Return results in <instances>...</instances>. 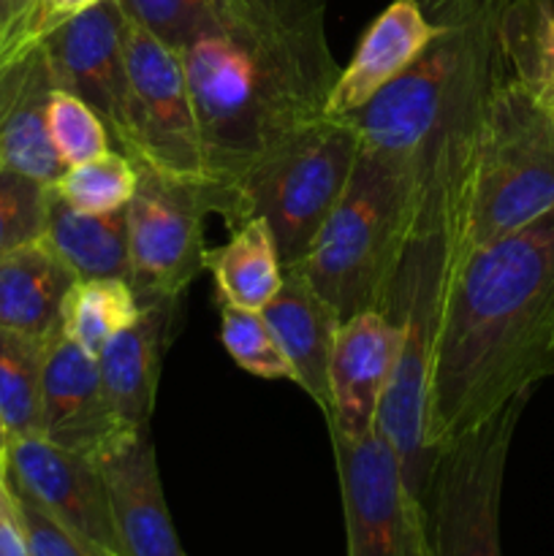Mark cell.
I'll list each match as a JSON object with an SVG mask.
<instances>
[{
	"label": "cell",
	"instance_id": "cell-37",
	"mask_svg": "<svg viewBox=\"0 0 554 556\" xmlns=\"http://www.w3.org/2000/svg\"><path fill=\"white\" fill-rule=\"evenodd\" d=\"M0 456H3V454H0Z\"/></svg>",
	"mask_w": 554,
	"mask_h": 556
},
{
	"label": "cell",
	"instance_id": "cell-25",
	"mask_svg": "<svg viewBox=\"0 0 554 556\" xmlns=\"http://www.w3.org/2000/svg\"><path fill=\"white\" fill-rule=\"evenodd\" d=\"M47 351L49 342L0 329V427L9 443L41 434Z\"/></svg>",
	"mask_w": 554,
	"mask_h": 556
},
{
	"label": "cell",
	"instance_id": "cell-28",
	"mask_svg": "<svg viewBox=\"0 0 554 556\" xmlns=\"http://www.w3.org/2000/svg\"><path fill=\"white\" fill-rule=\"evenodd\" d=\"M221 342L239 369L264 380H291L297 383V369L288 362L286 351L277 342L259 309L234 307L221 302Z\"/></svg>",
	"mask_w": 554,
	"mask_h": 556
},
{
	"label": "cell",
	"instance_id": "cell-36",
	"mask_svg": "<svg viewBox=\"0 0 554 556\" xmlns=\"http://www.w3.org/2000/svg\"><path fill=\"white\" fill-rule=\"evenodd\" d=\"M5 445H9V440H5L3 427H0V454H5Z\"/></svg>",
	"mask_w": 554,
	"mask_h": 556
},
{
	"label": "cell",
	"instance_id": "cell-30",
	"mask_svg": "<svg viewBox=\"0 0 554 556\" xmlns=\"http://www.w3.org/2000/svg\"><path fill=\"white\" fill-rule=\"evenodd\" d=\"M49 188L0 163V258L43 237Z\"/></svg>",
	"mask_w": 554,
	"mask_h": 556
},
{
	"label": "cell",
	"instance_id": "cell-35",
	"mask_svg": "<svg viewBox=\"0 0 554 556\" xmlns=\"http://www.w3.org/2000/svg\"><path fill=\"white\" fill-rule=\"evenodd\" d=\"M101 0H38L36 20H33V38H36V43H41L54 27L74 20L76 14H81V11L92 9Z\"/></svg>",
	"mask_w": 554,
	"mask_h": 556
},
{
	"label": "cell",
	"instance_id": "cell-27",
	"mask_svg": "<svg viewBox=\"0 0 554 556\" xmlns=\"http://www.w3.org/2000/svg\"><path fill=\"white\" fill-rule=\"evenodd\" d=\"M139 185V166L119 150H109L92 161L68 166L52 185L71 206L90 215H112L130 204Z\"/></svg>",
	"mask_w": 554,
	"mask_h": 556
},
{
	"label": "cell",
	"instance_id": "cell-2",
	"mask_svg": "<svg viewBox=\"0 0 554 556\" xmlns=\"http://www.w3.org/2000/svg\"><path fill=\"white\" fill-rule=\"evenodd\" d=\"M554 375V210L456 261L435 345V451Z\"/></svg>",
	"mask_w": 554,
	"mask_h": 556
},
{
	"label": "cell",
	"instance_id": "cell-14",
	"mask_svg": "<svg viewBox=\"0 0 554 556\" xmlns=\"http://www.w3.org/2000/svg\"><path fill=\"white\" fill-rule=\"evenodd\" d=\"M125 434L134 432H128L114 416L96 358L68 337H54L43 362L38 438L98 459Z\"/></svg>",
	"mask_w": 554,
	"mask_h": 556
},
{
	"label": "cell",
	"instance_id": "cell-31",
	"mask_svg": "<svg viewBox=\"0 0 554 556\" xmlns=\"http://www.w3.org/2000/svg\"><path fill=\"white\" fill-rule=\"evenodd\" d=\"M119 5L136 25L177 52L204 25L212 0H119Z\"/></svg>",
	"mask_w": 554,
	"mask_h": 556
},
{
	"label": "cell",
	"instance_id": "cell-18",
	"mask_svg": "<svg viewBox=\"0 0 554 556\" xmlns=\"http://www.w3.org/2000/svg\"><path fill=\"white\" fill-rule=\"evenodd\" d=\"M438 33L440 25L424 14L418 0H394L386 5L358 38L351 63L340 68L326 103V117H351L367 106L416 63Z\"/></svg>",
	"mask_w": 554,
	"mask_h": 556
},
{
	"label": "cell",
	"instance_id": "cell-29",
	"mask_svg": "<svg viewBox=\"0 0 554 556\" xmlns=\"http://www.w3.org/2000/svg\"><path fill=\"white\" fill-rule=\"evenodd\" d=\"M47 125L54 152L65 163V168L79 166V163L114 150L112 136H109L106 125L98 117L96 109L74 92L60 90V87L49 98Z\"/></svg>",
	"mask_w": 554,
	"mask_h": 556
},
{
	"label": "cell",
	"instance_id": "cell-3",
	"mask_svg": "<svg viewBox=\"0 0 554 556\" xmlns=\"http://www.w3.org/2000/svg\"><path fill=\"white\" fill-rule=\"evenodd\" d=\"M476 136L429 141L413 155L421 168V193L380 309L400 331V351L375 429L394 448L402 478L418 505L438 456L427 438L429 383L445 293L456 261L467 253L465 204Z\"/></svg>",
	"mask_w": 554,
	"mask_h": 556
},
{
	"label": "cell",
	"instance_id": "cell-7",
	"mask_svg": "<svg viewBox=\"0 0 554 556\" xmlns=\"http://www.w3.org/2000/svg\"><path fill=\"white\" fill-rule=\"evenodd\" d=\"M362 139L342 117H324L272 147L228 190V231L264 217L282 266L307 255L351 179Z\"/></svg>",
	"mask_w": 554,
	"mask_h": 556
},
{
	"label": "cell",
	"instance_id": "cell-11",
	"mask_svg": "<svg viewBox=\"0 0 554 556\" xmlns=\"http://www.w3.org/2000/svg\"><path fill=\"white\" fill-rule=\"evenodd\" d=\"M340 481L348 556H429L421 505L402 478L389 440L373 429H329Z\"/></svg>",
	"mask_w": 554,
	"mask_h": 556
},
{
	"label": "cell",
	"instance_id": "cell-15",
	"mask_svg": "<svg viewBox=\"0 0 554 556\" xmlns=\"http://www.w3.org/2000/svg\"><path fill=\"white\" fill-rule=\"evenodd\" d=\"M109 494L114 532L125 556H188L179 546L161 472L155 443L147 432L125 434L98 456Z\"/></svg>",
	"mask_w": 554,
	"mask_h": 556
},
{
	"label": "cell",
	"instance_id": "cell-1",
	"mask_svg": "<svg viewBox=\"0 0 554 556\" xmlns=\"http://www.w3.org/2000/svg\"><path fill=\"white\" fill-rule=\"evenodd\" d=\"M177 54L226 220L234 182L272 147L326 117L340 76L326 0H212Z\"/></svg>",
	"mask_w": 554,
	"mask_h": 556
},
{
	"label": "cell",
	"instance_id": "cell-12",
	"mask_svg": "<svg viewBox=\"0 0 554 556\" xmlns=\"http://www.w3.org/2000/svg\"><path fill=\"white\" fill-rule=\"evenodd\" d=\"M60 90L96 109L114 150L125 134V11L119 0H101L54 27L41 41Z\"/></svg>",
	"mask_w": 554,
	"mask_h": 556
},
{
	"label": "cell",
	"instance_id": "cell-10",
	"mask_svg": "<svg viewBox=\"0 0 554 556\" xmlns=\"http://www.w3.org/2000/svg\"><path fill=\"white\" fill-rule=\"evenodd\" d=\"M217 215L212 182H182L139 168V185L125 206L130 286L139 302L182 299L206 271V217Z\"/></svg>",
	"mask_w": 554,
	"mask_h": 556
},
{
	"label": "cell",
	"instance_id": "cell-21",
	"mask_svg": "<svg viewBox=\"0 0 554 556\" xmlns=\"http://www.w3.org/2000/svg\"><path fill=\"white\" fill-rule=\"evenodd\" d=\"M76 275L43 239L0 258V329L52 342Z\"/></svg>",
	"mask_w": 554,
	"mask_h": 556
},
{
	"label": "cell",
	"instance_id": "cell-4",
	"mask_svg": "<svg viewBox=\"0 0 554 556\" xmlns=\"http://www.w3.org/2000/svg\"><path fill=\"white\" fill-rule=\"evenodd\" d=\"M440 33L364 109L342 117L364 147L416 155L435 139L476 136L489 92L508 74L503 16L511 0H418Z\"/></svg>",
	"mask_w": 554,
	"mask_h": 556
},
{
	"label": "cell",
	"instance_id": "cell-34",
	"mask_svg": "<svg viewBox=\"0 0 554 556\" xmlns=\"http://www.w3.org/2000/svg\"><path fill=\"white\" fill-rule=\"evenodd\" d=\"M0 556H30L25 525L5 472V454L0 456Z\"/></svg>",
	"mask_w": 554,
	"mask_h": 556
},
{
	"label": "cell",
	"instance_id": "cell-33",
	"mask_svg": "<svg viewBox=\"0 0 554 556\" xmlns=\"http://www.w3.org/2000/svg\"><path fill=\"white\" fill-rule=\"evenodd\" d=\"M36 3L38 0H0V65L36 47Z\"/></svg>",
	"mask_w": 554,
	"mask_h": 556
},
{
	"label": "cell",
	"instance_id": "cell-6",
	"mask_svg": "<svg viewBox=\"0 0 554 556\" xmlns=\"http://www.w3.org/2000/svg\"><path fill=\"white\" fill-rule=\"evenodd\" d=\"M554 210V117L505 74L489 92L473 150L465 248H481Z\"/></svg>",
	"mask_w": 554,
	"mask_h": 556
},
{
	"label": "cell",
	"instance_id": "cell-26",
	"mask_svg": "<svg viewBox=\"0 0 554 556\" xmlns=\"http://www.w3.org/2000/svg\"><path fill=\"white\" fill-rule=\"evenodd\" d=\"M139 309V296L128 280H76L63 307V337L98 358L125 326L134 324Z\"/></svg>",
	"mask_w": 554,
	"mask_h": 556
},
{
	"label": "cell",
	"instance_id": "cell-20",
	"mask_svg": "<svg viewBox=\"0 0 554 556\" xmlns=\"http://www.w3.org/2000/svg\"><path fill=\"white\" fill-rule=\"evenodd\" d=\"M261 315L297 369V386L307 391L310 400L326 416L331 407V351L342 326L335 304L320 296L318 288L304 277L299 266H288L282 271V286L277 288L275 299L261 309Z\"/></svg>",
	"mask_w": 554,
	"mask_h": 556
},
{
	"label": "cell",
	"instance_id": "cell-16",
	"mask_svg": "<svg viewBox=\"0 0 554 556\" xmlns=\"http://www.w3.org/2000/svg\"><path fill=\"white\" fill-rule=\"evenodd\" d=\"M400 331L380 309H367L342 320L329 364L331 407L329 429L367 434L378 424L380 402L394 372Z\"/></svg>",
	"mask_w": 554,
	"mask_h": 556
},
{
	"label": "cell",
	"instance_id": "cell-5",
	"mask_svg": "<svg viewBox=\"0 0 554 556\" xmlns=\"http://www.w3.org/2000/svg\"><path fill=\"white\" fill-rule=\"evenodd\" d=\"M418 193L421 168L416 157L362 144L340 201L297 264L342 320L383 309L416 217Z\"/></svg>",
	"mask_w": 554,
	"mask_h": 556
},
{
	"label": "cell",
	"instance_id": "cell-24",
	"mask_svg": "<svg viewBox=\"0 0 554 556\" xmlns=\"http://www.w3.org/2000/svg\"><path fill=\"white\" fill-rule=\"evenodd\" d=\"M503 52L508 74L554 117V0H511Z\"/></svg>",
	"mask_w": 554,
	"mask_h": 556
},
{
	"label": "cell",
	"instance_id": "cell-13",
	"mask_svg": "<svg viewBox=\"0 0 554 556\" xmlns=\"http://www.w3.org/2000/svg\"><path fill=\"white\" fill-rule=\"evenodd\" d=\"M5 467L54 521L109 554L125 556L114 532L106 483L90 456L74 454L43 438H20L5 445Z\"/></svg>",
	"mask_w": 554,
	"mask_h": 556
},
{
	"label": "cell",
	"instance_id": "cell-9",
	"mask_svg": "<svg viewBox=\"0 0 554 556\" xmlns=\"http://www.w3.org/2000/svg\"><path fill=\"white\" fill-rule=\"evenodd\" d=\"M125 134L119 152L139 168L210 182L179 54L125 14Z\"/></svg>",
	"mask_w": 554,
	"mask_h": 556
},
{
	"label": "cell",
	"instance_id": "cell-23",
	"mask_svg": "<svg viewBox=\"0 0 554 556\" xmlns=\"http://www.w3.org/2000/svg\"><path fill=\"white\" fill-rule=\"evenodd\" d=\"M206 271L221 302L244 309H264L282 286L280 253L264 217H250L234 228L226 244L210 250Z\"/></svg>",
	"mask_w": 554,
	"mask_h": 556
},
{
	"label": "cell",
	"instance_id": "cell-19",
	"mask_svg": "<svg viewBox=\"0 0 554 556\" xmlns=\"http://www.w3.org/2000/svg\"><path fill=\"white\" fill-rule=\"evenodd\" d=\"M58 90L41 43L0 65V163L54 185L65 163L49 139V98Z\"/></svg>",
	"mask_w": 554,
	"mask_h": 556
},
{
	"label": "cell",
	"instance_id": "cell-8",
	"mask_svg": "<svg viewBox=\"0 0 554 556\" xmlns=\"http://www.w3.org/2000/svg\"><path fill=\"white\" fill-rule=\"evenodd\" d=\"M527 402L530 394L516 396L492 418L438 448L421 497L429 556H503L500 497L505 462Z\"/></svg>",
	"mask_w": 554,
	"mask_h": 556
},
{
	"label": "cell",
	"instance_id": "cell-22",
	"mask_svg": "<svg viewBox=\"0 0 554 556\" xmlns=\"http://www.w3.org/2000/svg\"><path fill=\"white\" fill-rule=\"evenodd\" d=\"M43 242L76 275V280L117 277L130 282L128 217L123 212L90 215L71 206L54 188H49Z\"/></svg>",
	"mask_w": 554,
	"mask_h": 556
},
{
	"label": "cell",
	"instance_id": "cell-17",
	"mask_svg": "<svg viewBox=\"0 0 554 556\" xmlns=\"http://www.w3.org/2000/svg\"><path fill=\"white\" fill-rule=\"evenodd\" d=\"M139 304L134 324L125 326L96 358L109 405L128 432L150 429L163 356L179 324L182 299H152Z\"/></svg>",
	"mask_w": 554,
	"mask_h": 556
},
{
	"label": "cell",
	"instance_id": "cell-32",
	"mask_svg": "<svg viewBox=\"0 0 554 556\" xmlns=\"http://www.w3.org/2000/svg\"><path fill=\"white\" fill-rule=\"evenodd\" d=\"M5 472H9V467H5ZM9 483L11 492H14L16 508H20L22 525H25L27 543H30V556H117L103 552L96 543H87L85 538L65 530V527L60 525V521H54L52 516L25 492V489L16 486L11 476Z\"/></svg>",
	"mask_w": 554,
	"mask_h": 556
}]
</instances>
